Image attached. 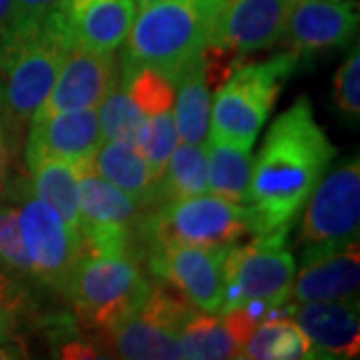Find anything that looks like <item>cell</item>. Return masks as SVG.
I'll list each match as a JSON object with an SVG mask.
<instances>
[{
	"instance_id": "cell-22",
	"label": "cell",
	"mask_w": 360,
	"mask_h": 360,
	"mask_svg": "<svg viewBox=\"0 0 360 360\" xmlns=\"http://www.w3.org/2000/svg\"><path fill=\"white\" fill-rule=\"evenodd\" d=\"M255 156L250 148L232 146L208 139L206 144V179L214 196L238 205H248V188Z\"/></svg>"
},
{
	"instance_id": "cell-27",
	"label": "cell",
	"mask_w": 360,
	"mask_h": 360,
	"mask_svg": "<svg viewBox=\"0 0 360 360\" xmlns=\"http://www.w3.org/2000/svg\"><path fill=\"white\" fill-rule=\"evenodd\" d=\"M118 84L127 90L132 103L144 115H160L172 108L174 104V82L162 70L153 66L120 65Z\"/></svg>"
},
{
	"instance_id": "cell-9",
	"label": "cell",
	"mask_w": 360,
	"mask_h": 360,
	"mask_svg": "<svg viewBox=\"0 0 360 360\" xmlns=\"http://www.w3.org/2000/svg\"><path fill=\"white\" fill-rule=\"evenodd\" d=\"M28 193L18 205V224L32 281L63 295L70 272L82 257L80 238L51 205L32 191Z\"/></svg>"
},
{
	"instance_id": "cell-26",
	"label": "cell",
	"mask_w": 360,
	"mask_h": 360,
	"mask_svg": "<svg viewBox=\"0 0 360 360\" xmlns=\"http://www.w3.org/2000/svg\"><path fill=\"white\" fill-rule=\"evenodd\" d=\"M182 359H238L240 345L229 330L224 319L208 312H194L179 333Z\"/></svg>"
},
{
	"instance_id": "cell-18",
	"label": "cell",
	"mask_w": 360,
	"mask_h": 360,
	"mask_svg": "<svg viewBox=\"0 0 360 360\" xmlns=\"http://www.w3.org/2000/svg\"><path fill=\"white\" fill-rule=\"evenodd\" d=\"M295 322L309 336L314 359L359 356V300H312L296 304Z\"/></svg>"
},
{
	"instance_id": "cell-32",
	"label": "cell",
	"mask_w": 360,
	"mask_h": 360,
	"mask_svg": "<svg viewBox=\"0 0 360 360\" xmlns=\"http://www.w3.org/2000/svg\"><path fill=\"white\" fill-rule=\"evenodd\" d=\"M58 2L60 0H14V20L11 32L40 25Z\"/></svg>"
},
{
	"instance_id": "cell-28",
	"label": "cell",
	"mask_w": 360,
	"mask_h": 360,
	"mask_svg": "<svg viewBox=\"0 0 360 360\" xmlns=\"http://www.w3.org/2000/svg\"><path fill=\"white\" fill-rule=\"evenodd\" d=\"M98 108H101L98 120H101L104 141L124 142L136 146L146 115L132 103L127 90L116 84V89L104 98V103Z\"/></svg>"
},
{
	"instance_id": "cell-34",
	"label": "cell",
	"mask_w": 360,
	"mask_h": 360,
	"mask_svg": "<svg viewBox=\"0 0 360 360\" xmlns=\"http://www.w3.org/2000/svg\"><path fill=\"white\" fill-rule=\"evenodd\" d=\"M22 296H25V290L18 284V281L13 278L11 274H6L4 270H0V304L20 307Z\"/></svg>"
},
{
	"instance_id": "cell-20",
	"label": "cell",
	"mask_w": 360,
	"mask_h": 360,
	"mask_svg": "<svg viewBox=\"0 0 360 360\" xmlns=\"http://www.w3.org/2000/svg\"><path fill=\"white\" fill-rule=\"evenodd\" d=\"M92 170L127 193L141 208L156 206L158 176L150 170L136 146L124 142L104 141L90 162Z\"/></svg>"
},
{
	"instance_id": "cell-12",
	"label": "cell",
	"mask_w": 360,
	"mask_h": 360,
	"mask_svg": "<svg viewBox=\"0 0 360 360\" xmlns=\"http://www.w3.org/2000/svg\"><path fill=\"white\" fill-rule=\"evenodd\" d=\"M120 68L115 52H92L72 46L66 52L46 101L34 118H49L68 110L98 108L116 89Z\"/></svg>"
},
{
	"instance_id": "cell-17",
	"label": "cell",
	"mask_w": 360,
	"mask_h": 360,
	"mask_svg": "<svg viewBox=\"0 0 360 360\" xmlns=\"http://www.w3.org/2000/svg\"><path fill=\"white\" fill-rule=\"evenodd\" d=\"M359 28L354 0H295L284 39L300 56L348 44Z\"/></svg>"
},
{
	"instance_id": "cell-23",
	"label": "cell",
	"mask_w": 360,
	"mask_h": 360,
	"mask_svg": "<svg viewBox=\"0 0 360 360\" xmlns=\"http://www.w3.org/2000/svg\"><path fill=\"white\" fill-rule=\"evenodd\" d=\"M34 194L51 205L65 222L78 234L80 208H78V170L75 165L60 158H40L28 167Z\"/></svg>"
},
{
	"instance_id": "cell-13",
	"label": "cell",
	"mask_w": 360,
	"mask_h": 360,
	"mask_svg": "<svg viewBox=\"0 0 360 360\" xmlns=\"http://www.w3.org/2000/svg\"><path fill=\"white\" fill-rule=\"evenodd\" d=\"M359 238L304 246L300 269L295 274L290 302L359 300Z\"/></svg>"
},
{
	"instance_id": "cell-19",
	"label": "cell",
	"mask_w": 360,
	"mask_h": 360,
	"mask_svg": "<svg viewBox=\"0 0 360 360\" xmlns=\"http://www.w3.org/2000/svg\"><path fill=\"white\" fill-rule=\"evenodd\" d=\"M77 170L80 229L82 226L136 229V224L144 214V208L136 205L129 194L116 188L115 184L98 176L90 165H84Z\"/></svg>"
},
{
	"instance_id": "cell-30",
	"label": "cell",
	"mask_w": 360,
	"mask_h": 360,
	"mask_svg": "<svg viewBox=\"0 0 360 360\" xmlns=\"http://www.w3.org/2000/svg\"><path fill=\"white\" fill-rule=\"evenodd\" d=\"M0 269L16 281H32V269L26 257L18 224V205L0 202Z\"/></svg>"
},
{
	"instance_id": "cell-36",
	"label": "cell",
	"mask_w": 360,
	"mask_h": 360,
	"mask_svg": "<svg viewBox=\"0 0 360 360\" xmlns=\"http://www.w3.org/2000/svg\"><path fill=\"white\" fill-rule=\"evenodd\" d=\"M18 326V307L0 304V340L11 338Z\"/></svg>"
},
{
	"instance_id": "cell-39",
	"label": "cell",
	"mask_w": 360,
	"mask_h": 360,
	"mask_svg": "<svg viewBox=\"0 0 360 360\" xmlns=\"http://www.w3.org/2000/svg\"><path fill=\"white\" fill-rule=\"evenodd\" d=\"M155 2H160V0H134V4H139V8L148 6V4H155Z\"/></svg>"
},
{
	"instance_id": "cell-1",
	"label": "cell",
	"mask_w": 360,
	"mask_h": 360,
	"mask_svg": "<svg viewBox=\"0 0 360 360\" xmlns=\"http://www.w3.org/2000/svg\"><path fill=\"white\" fill-rule=\"evenodd\" d=\"M335 156V144L316 122L312 103L300 96L270 124L252 162L248 188L252 234L290 231Z\"/></svg>"
},
{
	"instance_id": "cell-16",
	"label": "cell",
	"mask_w": 360,
	"mask_h": 360,
	"mask_svg": "<svg viewBox=\"0 0 360 360\" xmlns=\"http://www.w3.org/2000/svg\"><path fill=\"white\" fill-rule=\"evenodd\" d=\"M28 124L26 167H32L40 158H60L80 168L92 162L104 142L96 108L34 118Z\"/></svg>"
},
{
	"instance_id": "cell-3",
	"label": "cell",
	"mask_w": 360,
	"mask_h": 360,
	"mask_svg": "<svg viewBox=\"0 0 360 360\" xmlns=\"http://www.w3.org/2000/svg\"><path fill=\"white\" fill-rule=\"evenodd\" d=\"M70 44L51 16L0 40V116L18 132L46 101Z\"/></svg>"
},
{
	"instance_id": "cell-4",
	"label": "cell",
	"mask_w": 360,
	"mask_h": 360,
	"mask_svg": "<svg viewBox=\"0 0 360 360\" xmlns=\"http://www.w3.org/2000/svg\"><path fill=\"white\" fill-rule=\"evenodd\" d=\"M300 58L298 52L290 51L238 66L210 106L208 139L252 150L281 90L300 66Z\"/></svg>"
},
{
	"instance_id": "cell-10",
	"label": "cell",
	"mask_w": 360,
	"mask_h": 360,
	"mask_svg": "<svg viewBox=\"0 0 360 360\" xmlns=\"http://www.w3.org/2000/svg\"><path fill=\"white\" fill-rule=\"evenodd\" d=\"M298 229V246L326 245L359 238L360 229V162L348 158L330 174L319 180Z\"/></svg>"
},
{
	"instance_id": "cell-25",
	"label": "cell",
	"mask_w": 360,
	"mask_h": 360,
	"mask_svg": "<svg viewBox=\"0 0 360 360\" xmlns=\"http://www.w3.org/2000/svg\"><path fill=\"white\" fill-rule=\"evenodd\" d=\"M238 359L302 360L314 359V350L304 330L288 319L260 322L240 347Z\"/></svg>"
},
{
	"instance_id": "cell-11",
	"label": "cell",
	"mask_w": 360,
	"mask_h": 360,
	"mask_svg": "<svg viewBox=\"0 0 360 360\" xmlns=\"http://www.w3.org/2000/svg\"><path fill=\"white\" fill-rule=\"evenodd\" d=\"M229 246L174 245L146 255L150 272L172 284L200 312L220 314Z\"/></svg>"
},
{
	"instance_id": "cell-8",
	"label": "cell",
	"mask_w": 360,
	"mask_h": 360,
	"mask_svg": "<svg viewBox=\"0 0 360 360\" xmlns=\"http://www.w3.org/2000/svg\"><path fill=\"white\" fill-rule=\"evenodd\" d=\"M194 312L165 288H153L134 314L103 330L104 338L116 359H182L179 333Z\"/></svg>"
},
{
	"instance_id": "cell-24",
	"label": "cell",
	"mask_w": 360,
	"mask_h": 360,
	"mask_svg": "<svg viewBox=\"0 0 360 360\" xmlns=\"http://www.w3.org/2000/svg\"><path fill=\"white\" fill-rule=\"evenodd\" d=\"M208 191L206 179V144L182 142L168 158L156 182V206L170 200L200 196Z\"/></svg>"
},
{
	"instance_id": "cell-6",
	"label": "cell",
	"mask_w": 360,
	"mask_h": 360,
	"mask_svg": "<svg viewBox=\"0 0 360 360\" xmlns=\"http://www.w3.org/2000/svg\"><path fill=\"white\" fill-rule=\"evenodd\" d=\"M150 292L153 286L136 258L115 255L78 258L63 296L75 309L78 321L90 328L106 330L134 314Z\"/></svg>"
},
{
	"instance_id": "cell-15",
	"label": "cell",
	"mask_w": 360,
	"mask_h": 360,
	"mask_svg": "<svg viewBox=\"0 0 360 360\" xmlns=\"http://www.w3.org/2000/svg\"><path fill=\"white\" fill-rule=\"evenodd\" d=\"M49 16L70 49L115 52L129 37L136 4L134 0H60Z\"/></svg>"
},
{
	"instance_id": "cell-2",
	"label": "cell",
	"mask_w": 360,
	"mask_h": 360,
	"mask_svg": "<svg viewBox=\"0 0 360 360\" xmlns=\"http://www.w3.org/2000/svg\"><path fill=\"white\" fill-rule=\"evenodd\" d=\"M226 0H160L134 16L120 65L153 66L172 78L212 44Z\"/></svg>"
},
{
	"instance_id": "cell-38",
	"label": "cell",
	"mask_w": 360,
	"mask_h": 360,
	"mask_svg": "<svg viewBox=\"0 0 360 360\" xmlns=\"http://www.w3.org/2000/svg\"><path fill=\"white\" fill-rule=\"evenodd\" d=\"M6 182H8V176H2V174H0V198L6 193Z\"/></svg>"
},
{
	"instance_id": "cell-37",
	"label": "cell",
	"mask_w": 360,
	"mask_h": 360,
	"mask_svg": "<svg viewBox=\"0 0 360 360\" xmlns=\"http://www.w3.org/2000/svg\"><path fill=\"white\" fill-rule=\"evenodd\" d=\"M14 20V0H0V40L11 34Z\"/></svg>"
},
{
	"instance_id": "cell-7",
	"label": "cell",
	"mask_w": 360,
	"mask_h": 360,
	"mask_svg": "<svg viewBox=\"0 0 360 360\" xmlns=\"http://www.w3.org/2000/svg\"><path fill=\"white\" fill-rule=\"evenodd\" d=\"M288 232L255 234L250 243L229 246L224 258L222 312L260 300L270 307L290 302L296 262L286 246Z\"/></svg>"
},
{
	"instance_id": "cell-21",
	"label": "cell",
	"mask_w": 360,
	"mask_h": 360,
	"mask_svg": "<svg viewBox=\"0 0 360 360\" xmlns=\"http://www.w3.org/2000/svg\"><path fill=\"white\" fill-rule=\"evenodd\" d=\"M174 82V124L182 142L206 144L210 132L212 94L208 86V68L205 56L182 66L172 77Z\"/></svg>"
},
{
	"instance_id": "cell-14",
	"label": "cell",
	"mask_w": 360,
	"mask_h": 360,
	"mask_svg": "<svg viewBox=\"0 0 360 360\" xmlns=\"http://www.w3.org/2000/svg\"><path fill=\"white\" fill-rule=\"evenodd\" d=\"M295 0H226L208 49L240 58L266 51L284 39Z\"/></svg>"
},
{
	"instance_id": "cell-31",
	"label": "cell",
	"mask_w": 360,
	"mask_h": 360,
	"mask_svg": "<svg viewBox=\"0 0 360 360\" xmlns=\"http://www.w3.org/2000/svg\"><path fill=\"white\" fill-rule=\"evenodd\" d=\"M333 101L340 115L348 122H359L360 116V51H354L347 56V60L340 65L335 75V90Z\"/></svg>"
},
{
	"instance_id": "cell-29",
	"label": "cell",
	"mask_w": 360,
	"mask_h": 360,
	"mask_svg": "<svg viewBox=\"0 0 360 360\" xmlns=\"http://www.w3.org/2000/svg\"><path fill=\"white\" fill-rule=\"evenodd\" d=\"M179 130L174 124V116L170 110L160 115H148L136 142L139 153L144 156L150 170L156 176L162 174L168 158L172 156L174 148L179 146Z\"/></svg>"
},
{
	"instance_id": "cell-5",
	"label": "cell",
	"mask_w": 360,
	"mask_h": 360,
	"mask_svg": "<svg viewBox=\"0 0 360 360\" xmlns=\"http://www.w3.org/2000/svg\"><path fill=\"white\" fill-rule=\"evenodd\" d=\"M252 232L248 205H238L214 194L170 200L144 212L136 224V240L144 255L174 245H234Z\"/></svg>"
},
{
	"instance_id": "cell-33",
	"label": "cell",
	"mask_w": 360,
	"mask_h": 360,
	"mask_svg": "<svg viewBox=\"0 0 360 360\" xmlns=\"http://www.w3.org/2000/svg\"><path fill=\"white\" fill-rule=\"evenodd\" d=\"M22 132L13 129L2 116H0V174L8 176L14 155L18 153Z\"/></svg>"
},
{
	"instance_id": "cell-35",
	"label": "cell",
	"mask_w": 360,
	"mask_h": 360,
	"mask_svg": "<svg viewBox=\"0 0 360 360\" xmlns=\"http://www.w3.org/2000/svg\"><path fill=\"white\" fill-rule=\"evenodd\" d=\"M28 347L25 345L22 338L18 336H11L0 340V360H20L28 359Z\"/></svg>"
}]
</instances>
